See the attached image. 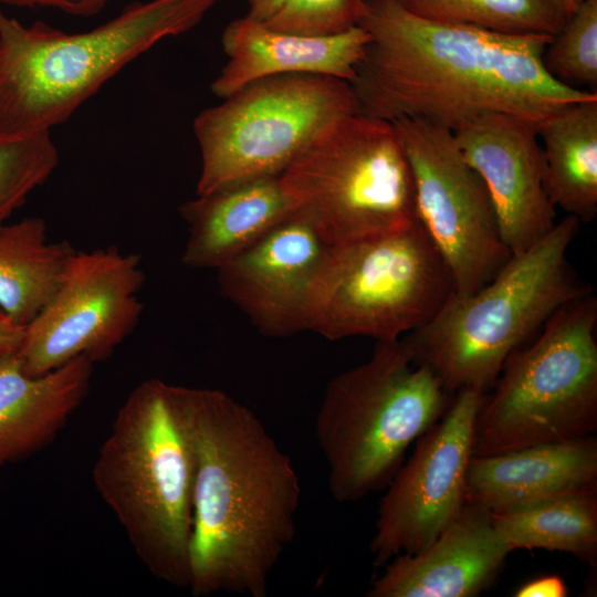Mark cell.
<instances>
[{"instance_id": "6da1fadb", "label": "cell", "mask_w": 597, "mask_h": 597, "mask_svg": "<svg viewBox=\"0 0 597 597\" xmlns=\"http://www.w3.org/2000/svg\"><path fill=\"white\" fill-rule=\"evenodd\" d=\"M369 35L349 82L358 114L421 118L451 132L489 113L536 129L597 93L567 86L544 69L553 35L507 34L419 18L396 0H363Z\"/></svg>"}, {"instance_id": "7a4b0ae2", "label": "cell", "mask_w": 597, "mask_h": 597, "mask_svg": "<svg viewBox=\"0 0 597 597\" xmlns=\"http://www.w3.org/2000/svg\"><path fill=\"white\" fill-rule=\"evenodd\" d=\"M193 459L191 594L265 597L302 496L291 458L222 390L167 385Z\"/></svg>"}, {"instance_id": "3957f363", "label": "cell", "mask_w": 597, "mask_h": 597, "mask_svg": "<svg viewBox=\"0 0 597 597\" xmlns=\"http://www.w3.org/2000/svg\"><path fill=\"white\" fill-rule=\"evenodd\" d=\"M227 0L134 2L107 22L67 33L28 27L0 9V139L50 132L160 41L196 28Z\"/></svg>"}, {"instance_id": "277c9868", "label": "cell", "mask_w": 597, "mask_h": 597, "mask_svg": "<svg viewBox=\"0 0 597 597\" xmlns=\"http://www.w3.org/2000/svg\"><path fill=\"white\" fill-rule=\"evenodd\" d=\"M579 220L566 216L469 295L451 292L438 313L404 339L413 360L450 392L486 394L507 357L565 303L591 290L567 260Z\"/></svg>"}, {"instance_id": "5b68a950", "label": "cell", "mask_w": 597, "mask_h": 597, "mask_svg": "<svg viewBox=\"0 0 597 597\" xmlns=\"http://www.w3.org/2000/svg\"><path fill=\"white\" fill-rule=\"evenodd\" d=\"M167 385L154 378L132 390L98 449L92 479L144 566L188 588L193 459Z\"/></svg>"}, {"instance_id": "8992f818", "label": "cell", "mask_w": 597, "mask_h": 597, "mask_svg": "<svg viewBox=\"0 0 597 597\" xmlns=\"http://www.w3.org/2000/svg\"><path fill=\"white\" fill-rule=\"evenodd\" d=\"M449 395L402 338L378 342L369 359L332 378L315 417L332 498L353 502L388 484Z\"/></svg>"}, {"instance_id": "52a82bcc", "label": "cell", "mask_w": 597, "mask_h": 597, "mask_svg": "<svg viewBox=\"0 0 597 597\" xmlns=\"http://www.w3.org/2000/svg\"><path fill=\"white\" fill-rule=\"evenodd\" d=\"M597 298L557 308L540 335L505 360L479 407L472 455L591 436L597 429Z\"/></svg>"}, {"instance_id": "ba28073f", "label": "cell", "mask_w": 597, "mask_h": 597, "mask_svg": "<svg viewBox=\"0 0 597 597\" xmlns=\"http://www.w3.org/2000/svg\"><path fill=\"white\" fill-rule=\"evenodd\" d=\"M280 179L295 211L329 247L420 222L411 167L391 122L344 118Z\"/></svg>"}, {"instance_id": "9c48e42d", "label": "cell", "mask_w": 597, "mask_h": 597, "mask_svg": "<svg viewBox=\"0 0 597 597\" xmlns=\"http://www.w3.org/2000/svg\"><path fill=\"white\" fill-rule=\"evenodd\" d=\"M222 100L193 121L201 155L197 195L281 175L332 127L358 114L347 81L317 74L263 77Z\"/></svg>"}, {"instance_id": "30bf717a", "label": "cell", "mask_w": 597, "mask_h": 597, "mask_svg": "<svg viewBox=\"0 0 597 597\" xmlns=\"http://www.w3.org/2000/svg\"><path fill=\"white\" fill-rule=\"evenodd\" d=\"M452 291L421 222L333 245L316 281L308 331L329 341H396L427 324Z\"/></svg>"}, {"instance_id": "8fae6325", "label": "cell", "mask_w": 597, "mask_h": 597, "mask_svg": "<svg viewBox=\"0 0 597 597\" xmlns=\"http://www.w3.org/2000/svg\"><path fill=\"white\" fill-rule=\"evenodd\" d=\"M391 123L411 167L419 220L449 270L453 293L469 295L512 256L489 190L450 129L421 118Z\"/></svg>"}, {"instance_id": "7c38bea8", "label": "cell", "mask_w": 597, "mask_h": 597, "mask_svg": "<svg viewBox=\"0 0 597 597\" xmlns=\"http://www.w3.org/2000/svg\"><path fill=\"white\" fill-rule=\"evenodd\" d=\"M140 258L115 247L73 251L53 296L24 326L15 353L30 376L85 356L108 358L133 333L144 306Z\"/></svg>"}, {"instance_id": "4fadbf2b", "label": "cell", "mask_w": 597, "mask_h": 597, "mask_svg": "<svg viewBox=\"0 0 597 597\" xmlns=\"http://www.w3.org/2000/svg\"><path fill=\"white\" fill-rule=\"evenodd\" d=\"M483 395L473 389L457 391L388 483L370 544L376 565L383 566L399 554L423 551L460 513Z\"/></svg>"}, {"instance_id": "5bb4252c", "label": "cell", "mask_w": 597, "mask_h": 597, "mask_svg": "<svg viewBox=\"0 0 597 597\" xmlns=\"http://www.w3.org/2000/svg\"><path fill=\"white\" fill-rule=\"evenodd\" d=\"M328 250L313 226L295 211L217 270L221 292L265 336L307 331L314 289Z\"/></svg>"}, {"instance_id": "9a60e30c", "label": "cell", "mask_w": 597, "mask_h": 597, "mask_svg": "<svg viewBox=\"0 0 597 597\" xmlns=\"http://www.w3.org/2000/svg\"><path fill=\"white\" fill-rule=\"evenodd\" d=\"M467 163L491 196L502 239L516 255L555 226V206L544 184V158L534 125L489 113L452 130Z\"/></svg>"}, {"instance_id": "2e32d148", "label": "cell", "mask_w": 597, "mask_h": 597, "mask_svg": "<svg viewBox=\"0 0 597 597\" xmlns=\"http://www.w3.org/2000/svg\"><path fill=\"white\" fill-rule=\"evenodd\" d=\"M510 548L485 507L465 502L427 548L399 554L373 582L369 597H473L489 588Z\"/></svg>"}, {"instance_id": "e0dca14e", "label": "cell", "mask_w": 597, "mask_h": 597, "mask_svg": "<svg viewBox=\"0 0 597 597\" xmlns=\"http://www.w3.org/2000/svg\"><path fill=\"white\" fill-rule=\"evenodd\" d=\"M368 41L359 25L337 35L306 36L272 30L244 15L222 32L228 61L211 91L226 98L251 82L283 74H317L349 83Z\"/></svg>"}, {"instance_id": "ac0fdd59", "label": "cell", "mask_w": 597, "mask_h": 597, "mask_svg": "<svg viewBox=\"0 0 597 597\" xmlns=\"http://www.w3.org/2000/svg\"><path fill=\"white\" fill-rule=\"evenodd\" d=\"M591 484H597V441L587 436L472 455L465 476V502L495 514Z\"/></svg>"}, {"instance_id": "d6986e66", "label": "cell", "mask_w": 597, "mask_h": 597, "mask_svg": "<svg viewBox=\"0 0 597 597\" xmlns=\"http://www.w3.org/2000/svg\"><path fill=\"white\" fill-rule=\"evenodd\" d=\"M294 212L280 175L197 195L180 207L188 229L182 263L189 268L218 270Z\"/></svg>"}, {"instance_id": "ffe728a7", "label": "cell", "mask_w": 597, "mask_h": 597, "mask_svg": "<svg viewBox=\"0 0 597 597\" xmlns=\"http://www.w3.org/2000/svg\"><path fill=\"white\" fill-rule=\"evenodd\" d=\"M94 363L76 357L30 376L17 354L0 358V468L49 446L86 397Z\"/></svg>"}, {"instance_id": "44dd1931", "label": "cell", "mask_w": 597, "mask_h": 597, "mask_svg": "<svg viewBox=\"0 0 597 597\" xmlns=\"http://www.w3.org/2000/svg\"><path fill=\"white\" fill-rule=\"evenodd\" d=\"M544 184L567 216L590 222L597 213V95L546 119L538 128Z\"/></svg>"}, {"instance_id": "7402d4cb", "label": "cell", "mask_w": 597, "mask_h": 597, "mask_svg": "<svg viewBox=\"0 0 597 597\" xmlns=\"http://www.w3.org/2000/svg\"><path fill=\"white\" fill-rule=\"evenodd\" d=\"M73 249L51 241L45 222L29 217L0 227V311L25 326L57 289Z\"/></svg>"}, {"instance_id": "603a6c76", "label": "cell", "mask_w": 597, "mask_h": 597, "mask_svg": "<svg viewBox=\"0 0 597 597\" xmlns=\"http://www.w3.org/2000/svg\"><path fill=\"white\" fill-rule=\"evenodd\" d=\"M492 522L511 552L519 548L559 551L596 564L597 484L517 510L492 513Z\"/></svg>"}, {"instance_id": "cb8c5ba5", "label": "cell", "mask_w": 597, "mask_h": 597, "mask_svg": "<svg viewBox=\"0 0 597 597\" xmlns=\"http://www.w3.org/2000/svg\"><path fill=\"white\" fill-rule=\"evenodd\" d=\"M430 21L507 34L555 35L566 22L557 0H396Z\"/></svg>"}, {"instance_id": "d4e9b609", "label": "cell", "mask_w": 597, "mask_h": 597, "mask_svg": "<svg viewBox=\"0 0 597 597\" xmlns=\"http://www.w3.org/2000/svg\"><path fill=\"white\" fill-rule=\"evenodd\" d=\"M59 151L50 132L0 139V227L55 170Z\"/></svg>"}, {"instance_id": "484cf974", "label": "cell", "mask_w": 597, "mask_h": 597, "mask_svg": "<svg viewBox=\"0 0 597 597\" xmlns=\"http://www.w3.org/2000/svg\"><path fill=\"white\" fill-rule=\"evenodd\" d=\"M546 72L578 88L597 85V0H585L552 38L542 55ZM580 90V88H579Z\"/></svg>"}, {"instance_id": "4316f807", "label": "cell", "mask_w": 597, "mask_h": 597, "mask_svg": "<svg viewBox=\"0 0 597 597\" xmlns=\"http://www.w3.org/2000/svg\"><path fill=\"white\" fill-rule=\"evenodd\" d=\"M363 13V0H285L263 24L292 34L332 36L358 27Z\"/></svg>"}, {"instance_id": "83f0119b", "label": "cell", "mask_w": 597, "mask_h": 597, "mask_svg": "<svg viewBox=\"0 0 597 597\" xmlns=\"http://www.w3.org/2000/svg\"><path fill=\"white\" fill-rule=\"evenodd\" d=\"M114 0H0L1 3L20 8H48L75 17H92Z\"/></svg>"}, {"instance_id": "f1b7e54d", "label": "cell", "mask_w": 597, "mask_h": 597, "mask_svg": "<svg viewBox=\"0 0 597 597\" xmlns=\"http://www.w3.org/2000/svg\"><path fill=\"white\" fill-rule=\"evenodd\" d=\"M515 597H565L567 587L558 575L537 577L523 584L514 593Z\"/></svg>"}, {"instance_id": "f546056e", "label": "cell", "mask_w": 597, "mask_h": 597, "mask_svg": "<svg viewBox=\"0 0 597 597\" xmlns=\"http://www.w3.org/2000/svg\"><path fill=\"white\" fill-rule=\"evenodd\" d=\"M24 335V326L6 316L0 317V358L18 352Z\"/></svg>"}, {"instance_id": "4dcf8cb0", "label": "cell", "mask_w": 597, "mask_h": 597, "mask_svg": "<svg viewBox=\"0 0 597 597\" xmlns=\"http://www.w3.org/2000/svg\"><path fill=\"white\" fill-rule=\"evenodd\" d=\"M248 6L247 17L258 22H265L282 7L285 0H244Z\"/></svg>"}, {"instance_id": "1f68e13d", "label": "cell", "mask_w": 597, "mask_h": 597, "mask_svg": "<svg viewBox=\"0 0 597 597\" xmlns=\"http://www.w3.org/2000/svg\"><path fill=\"white\" fill-rule=\"evenodd\" d=\"M585 0H557L559 9L566 20L580 7Z\"/></svg>"}, {"instance_id": "d6a6232c", "label": "cell", "mask_w": 597, "mask_h": 597, "mask_svg": "<svg viewBox=\"0 0 597 597\" xmlns=\"http://www.w3.org/2000/svg\"><path fill=\"white\" fill-rule=\"evenodd\" d=\"M2 316H4V315H3L2 312L0 311V317H2Z\"/></svg>"}]
</instances>
